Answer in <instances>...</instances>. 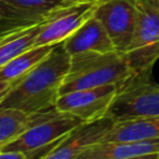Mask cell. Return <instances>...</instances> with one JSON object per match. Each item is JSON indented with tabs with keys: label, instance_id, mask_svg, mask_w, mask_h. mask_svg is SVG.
Wrapping results in <instances>:
<instances>
[{
	"label": "cell",
	"instance_id": "5b68a950",
	"mask_svg": "<svg viewBox=\"0 0 159 159\" xmlns=\"http://www.w3.org/2000/svg\"><path fill=\"white\" fill-rule=\"evenodd\" d=\"M155 116H159V86L144 73L133 76L119 87L106 117L120 122Z\"/></svg>",
	"mask_w": 159,
	"mask_h": 159
},
{
	"label": "cell",
	"instance_id": "3957f363",
	"mask_svg": "<svg viewBox=\"0 0 159 159\" xmlns=\"http://www.w3.org/2000/svg\"><path fill=\"white\" fill-rule=\"evenodd\" d=\"M81 124H83V122L80 118L52 108L42 112L27 129L2 149L22 152L27 154V159H34L36 154H40V158H42L52 150L62 138Z\"/></svg>",
	"mask_w": 159,
	"mask_h": 159
},
{
	"label": "cell",
	"instance_id": "d6986e66",
	"mask_svg": "<svg viewBox=\"0 0 159 159\" xmlns=\"http://www.w3.org/2000/svg\"><path fill=\"white\" fill-rule=\"evenodd\" d=\"M128 159H159V153H153V154H147V155H140V157H133Z\"/></svg>",
	"mask_w": 159,
	"mask_h": 159
},
{
	"label": "cell",
	"instance_id": "6da1fadb",
	"mask_svg": "<svg viewBox=\"0 0 159 159\" xmlns=\"http://www.w3.org/2000/svg\"><path fill=\"white\" fill-rule=\"evenodd\" d=\"M71 56L62 42L34 70L25 75L0 101V109H19L30 114L55 108L68 72Z\"/></svg>",
	"mask_w": 159,
	"mask_h": 159
},
{
	"label": "cell",
	"instance_id": "ac0fdd59",
	"mask_svg": "<svg viewBox=\"0 0 159 159\" xmlns=\"http://www.w3.org/2000/svg\"><path fill=\"white\" fill-rule=\"evenodd\" d=\"M20 80L16 81H0V101L10 92V89L19 82Z\"/></svg>",
	"mask_w": 159,
	"mask_h": 159
},
{
	"label": "cell",
	"instance_id": "52a82bcc",
	"mask_svg": "<svg viewBox=\"0 0 159 159\" xmlns=\"http://www.w3.org/2000/svg\"><path fill=\"white\" fill-rule=\"evenodd\" d=\"M94 16L103 25L116 51L125 53L132 43L137 20L133 0H99Z\"/></svg>",
	"mask_w": 159,
	"mask_h": 159
},
{
	"label": "cell",
	"instance_id": "30bf717a",
	"mask_svg": "<svg viewBox=\"0 0 159 159\" xmlns=\"http://www.w3.org/2000/svg\"><path fill=\"white\" fill-rule=\"evenodd\" d=\"M113 123L114 120L109 117L83 123L68 135L62 138L52 150L40 159H76L84 148L99 142L112 128Z\"/></svg>",
	"mask_w": 159,
	"mask_h": 159
},
{
	"label": "cell",
	"instance_id": "4fadbf2b",
	"mask_svg": "<svg viewBox=\"0 0 159 159\" xmlns=\"http://www.w3.org/2000/svg\"><path fill=\"white\" fill-rule=\"evenodd\" d=\"M159 139V116L114 122L99 142H139Z\"/></svg>",
	"mask_w": 159,
	"mask_h": 159
},
{
	"label": "cell",
	"instance_id": "ffe728a7",
	"mask_svg": "<svg viewBox=\"0 0 159 159\" xmlns=\"http://www.w3.org/2000/svg\"><path fill=\"white\" fill-rule=\"evenodd\" d=\"M73 4H80V2H87V1H96V0H68Z\"/></svg>",
	"mask_w": 159,
	"mask_h": 159
},
{
	"label": "cell",
	"instance_id": "7a4b0ae2",
	"mask_svg": "<svg viewBox=\"0 0 159 159\" xmlns=\"http://www.w3.org/2000/svg\"><path fill=\"white\" fill-rule=\"evenodd\" d=\"M134 76L125 53H82L71 56L68 72L61 87V94L77 89L109 84L122 86Z\"/></svg>",
	"mask_w": 159,
	"mask_h": 159
},
{
	"label": "cell",
	"instance_id": "8992f818",
	"mask_svg": "<svg viewBox=\"0 0 159 159\" xmlns=\"http://www.w3.org/2000/svg\"><path fill=\"white\" fill-rule=\"evenodd\" d=\"M119 87L109 84L62 93L57 98L55 108L61 113L80 118L83 123L94 122L107 116Z\"/></svg>",
	"mask_w": 159,
	"mask_h": 159
},
{
	"label": "cell",
	"instance_id": "5bb4252c",
	"mask_svg": "<svg viewBox=\"0 0 159 159\" xmlns=\"http://www.w3.org/2000/svg\"><path fill=\"white\" fill-rule=\"evenodd\" d=\"M43 22L0 32V67L35 46Z\"/></svg>",
	"mask_w": 159,
	"mask_h": 159
},
{
	"label": "cell",
	"instance_id": "2e32d148",
	"mask_svg": "<svg viewBox=\"0 0 159 159\" xmlns=\"http://www.w3.org/2000/svg\"><path fill=\"white\" fill-rule=\"evenodd\" d=\"M41 113L30 114L19 109H0V149L16 139L41 116Z\"/></svg>",
	"mask_w": 159,
	"mask_h": 159
},
{
	"label": "cell",
	"instance_id": "9c48e42d",
	"mask_svg": "<svg viewBox=\"0 0 159 159\" xmlns=\"http://www.w3.org/2000/svg\"><path fill=\"white\" fill-rule=\"evenodd\" d=\"M99 0L71 5L46 20L36 39L35 46L58 45L80 29L93 14Z\"/></svg>",
	"mask_w": 159,
	"mask_h": 159
},
{
	"label": "cell",
	"instance_id": "9a60e30c",
	"mask_svg": "<svg viewBox=\"0 0 159 159\" xmlns=\"http://www.w3.org/2000/svg\"><path fill=\"white\" fill-rule=\"evenodd\" d=\"M56 45L34 46L24 53L16 56L10 62L0 67V81H16L27 75L41 63L55 48Z\"/></svg>",
	"mask_w": 159,
	"mask_h": 159
},
{
	"label": "cell",
	"instance_id": "8fae6325",
	"mask_svg": "<svg viewBox=\"0 0 159 159\" xmlns=\"http://www.w3.org/2000/svg\"><path fill=\"white\" fill-rule=\"evenodd\" d=\"M70 56L82 53H106L116 51L107 31L94 14L62 42Z\"/></svg>",
	"mask_w": 159,
	"mask_h": 159
},
{
	"label": "cell",
	"instance_id": "277c9868",
	"mask_svg": "<svg viewBox=\"0 0 159 159\" xmlns=\"http://www.w3.org/2000/svg\"><path fill=\"white\" fill-rule=\"evenodd\" d=\"M133 2L137 20L125 56L135 76L150 73L159 58V0H133Z\"/></svg>",
	"mask_w": 159,
	"mask_h": 159
},
{
	"label": "cell",
	"instance_id": "ba28073f",
	"mask_svg": "<svg viewBox=\"0 0 159 159\" xmlns=\"http://www.w3.org/2000/svg\"><path fill=\"white\" fill-rule=\"evenodd\" d=\"M71 5L68 0H0V32L43 22Z\"/></svg>",
	"mask_w": 159,
	"mask_h": 159
},
{
	"label": "cell",
	"instance_id": "e0dca14e",
	"mask_svg": "<svg viewBox=\"0 0 159 159\" xmlns=\"http://www.w3.org/2000/svg\"><path fill=\"white\" fill-rule=\"evenodd\" d=\"M0 159H27V154L19 150L0 149Z\"/></svg>",
	"mask_w": 159,
	"mask_h": 159
},
{
	"label": "cell",
	"instance_id": "7c38bea8",
	"mask_svg": "<svg viewBox=\"0 0 159 159\" xmlns=\"http://www.w3.org/2000/svg\"><path fill=\"white\" fill-rule=\"evenodd\" d=\"M159 153V139L139 142H97L84 148L76 159H128Z\"/></svg>",
	"mask_w": 159,
	"mask_h": 159
}]
</instances>
